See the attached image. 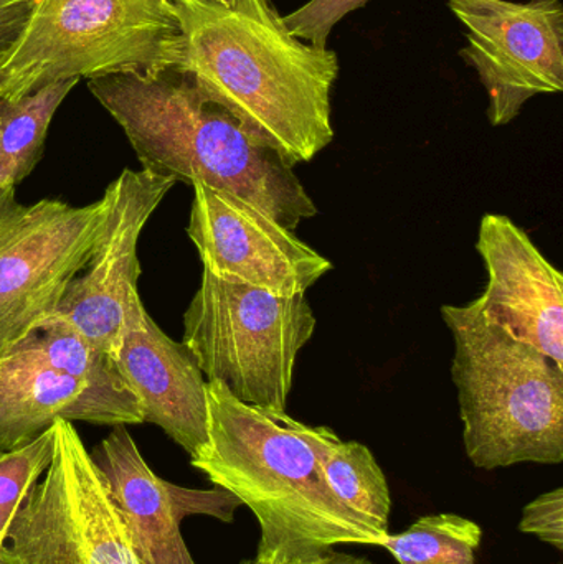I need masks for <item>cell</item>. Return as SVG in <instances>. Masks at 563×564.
<instances>
[{"label": "cell", "mask_w": 563, "mask_h": 564, "mask_svg": "<svg viewBox=\"0 0 563 564\" xmlns=\"http://www.w3.org/2000/svg\"><path fill=\"white\" fill-rule=\"evenodd\" d=\"M187 235L204 271L278 295H306L333 263L273 218L228 192L194 184Z\"/></svg>", "instance_id": "8fae6325"}, {"label": "cell", "mask_w": 563, "mask_h": 564, "mask_svg": "<svg viewBox=\"0 0 563 564\" xmlns=\"http://www.w3.org/2000/svg\"><path fill=\"white\" fill-rule=\"evenodd\" d=\"M78 79L52 83L19 101L0 99V188L17 187L43 154L56 109Z\"/></svg>", "instance_id": "e0dca14e"}, {"label": "cell", "mask_w": 563, "mask_h": 564, "mask_svg": "<svg viewBox=\"0 0 563 564\" xmlns=\"http://www.w3.org/2000/svg\"><path fill=\"white\" fill-rule=\"evenodd\" d=\"M465 29L459 56L488 93V119L506 126L539 95L563 89L561 0H448Z\"/></svg>", "instance_id": "30bf717a"}, {"label": "cell", "mask_w": 563, "mask_h": 564, "mask_svg": "<svg viewBox=\"0 0 563 564\" xmlns=\"http://www.w3.org/2000/svg\"><path fill=\"white\" fill-rule=\"evenodd\" d=\"M111 198L73 207L32 205L0 188V358L56 314L69 282L85 271L105 235Z\"/></svg>", "instance_id": "9c48e42d"}, {"label": "cell", "mask_w": 563, "mask_h": 564, "mask_svg": "<svg viewBox=\"0 0 563 564\" xmlns=\"http://www.w3.org/2000/svg\"><path fill=\"white\" fill-rule=\"evenodd\" d=\"M88 89L124 131L142 171L228 192L288 230L317 208L283 155L255 139L177 68L118 73Z\"/></svg>", "instance_id": "3957f363"}, {"label": "cell", "mask_w": 563, "mask_h": 564, "mask_svg": "<svg viewBox=\"0 0 563 564\" xmlns=\"http://www.w3.org/2000/svg\"><path fill=\"white\" fill-rule=\"evenodd\" d=\"M33 0H0V62L19 39Z\"/></svg>", "instance_id": "7402d4cb"}, {"label": "cell", "mask_w": 563, "mask_h": 564, "mask_svg": "<svg viewBox=\"0 0 563 564\" xmlns=\"http://www.w3.org/2000/svg\"><path fill=\"white\" fill-rule=\"evenodd\" d=\"M177 182L148 171L121 172L106 187L111 208L105 235L85 274L69 282L56 321L83 335L95 350L118 361L129 291L138 288V245L151 215ZM52 318V317H50Z\"/></svg>", "instance_id": "7c38bea8"}, {"label": "cell", "mask_w": 563, "mask_h": 564, "mask_svg": "<svg viewBox=\"0 0 563 564\" xmlns=\"http://www.w3.org/2000/svg\"><path fill=\"white\" fill-rule=\"evenodd\" d=\"M53 440L52 424L25 446L0 454V555L17 510L50 466Z\"/></svg>", "instance_id": "d6986e66"}, {"label": "cell", "mask_w": 563, "mask_h": 564, "mask_svg": "<svg viewBox=\"0 0 563 564\" xmlns=\"http://www.w3.org/2000/svg\"><path fill=\"white\" fill-rule=\"evenodd\" d=\"M300 433L337 499L380 539H386L392 497L386 474L369 447L340 440L331 427L307 426L301 421Z\"/></svg>", "instance_id": "2e32d148"}, {"label": "cell", "mask_w": 563, "mask_h": 564, "mask_svg": "<svg viewBox=\"0 0 563 564\" xmlns=\"http://www.w3.org/2000/svg\"><path fill=\"white\" fill-rule=\"evenodd\" d=\"M53 433L50 466L17 510L0 564H142L72 421L56 420Z\"/></svg>", "instance_id": "ba28073f"}, {"label": "cell", "mask_w": 563, "mask_h": 564, "mask_svg": "<svg viewBox=\"0 0 563 564\" xmlns=\"http://www.w3.org/2000/svg\"><path fill=\"white\" fill-rule=\"evenodd\" d=\"M466 456L478 469L563 463V368L491 324L475 301L446 304Z\"/></svg>", "instance_id": "277c9868"}, {"label": "cell", "mask_w": 563, "mask_h": 564, "mask_svg": "<svg viewBox=\"0 0 563 564\" xmlns=\"http://www.w3.org/2000/svg\"><path fill=\"white\" fill-rule=\"evenodd\" d=\"M519 530L563 552V489L542 494L522 510Z\"/></svg>", "instance_id": "44dd1931"}, {"label": "cell", "mask_w": 563, "mask_h": 564, "mask_svg": "<svg viewBox=\"0 0 563 564\" xmlns=\"http://www.w3.org/2000/svg\"><path fill=\"white\" fill-rule=\"evenodd\" d=\"M181 26L171 0H33L2 62L0 99L68 79L154 75L177 65Z\"/></svg>", "instance_id": "5b68a950"}, {"label": "cell", "mask_w": 563, "mask_h": 564, "mask_svg": "<svg viewBox=\"0 0 563 564\" xmlns=\"http://www.w3.org/2000/svg\"><path fill=\"white\" fill-rule=\"evenodd\" d=\"M370 0H310L288 15H281L284 26L294 39L316 48H327L334 26L354 10Z\"/></svg>", "instance_id": "ffe728a7"}, {"label": "cell", "mask_w": 563, "mask_h": 564, "mask_svg": "<svg viewBox=\"0 0 563 564\" xmlns=\"http://www.w3.org/2000/svg\"><path fill=\"white\" fill-rule=\"evenodd\" d=\"M116 367L138 397L144 423L161 427L191 459L197 456L208 441L207 378L192 351L152 321L138 288L129 291Z\"/></svg>", "instance_id": "9a60e30c"}, {"label": "cell", "mask_w": 563, "mask_h": 564, "mask_svg": "<svg viewBox=\"0 0 563 564\" xmlns=\"http://www.w3.org/2000/svg\"><path fill=\"white\" fill-rule=\"evenodd\" d=\"M205 393L208 441L191 464L251 510L258 563L324 564L336 546L380 545L327 486L300 421L243 403L218 380Z\"/></svg>", "instance_id": "7a4b0ae2"}, {"label": "cell", "mask_w": 563, "mask_h": 564, "mask_svg": "<svg viewBox=\"0 0 563 564\" xmlns=\"http://www.w3.org/2000/svg\"><path fill=\"white\" fill-rule=\"evenodd\" d=\"M0 454H2V453H0Z\"/></svg>", "instance_id": "d4e9b609"}, {"label": "cell", "mask_w": 563, "mask_h": 564, "mask_svg": "<svg viewBox=\"0 0 563 564\" xmlns=\"http://www.w3.org/2000/svg\"><path fill=\"white\" fill-rule=\"evenodd\" d=\"M177 65L258 141L294 167L333 142L331 93L339 56L294 39L270 0H171Z\"/></svg>", "instance_id": "6da1fadb"}, {"label": "cell", "mask_w": 563, "mask_h": 564, "mask_svg": "<svg viewBox=\"0 0 563 564\" xmlns=\"http://www.w3.org/2000/svg\"><path fill=\"white\" fill-rule=\"evenodd\" d=\"M476 251L488 273L475 301L481 314L563 368L561 271L506 215H483Z\"/></svg>", "instance_id": "5bb4252c"}, {"label": "cell", "mask_w": 563, "mask_h": 564, "mask_svg": "<svg viewBox=\"0 0 563 564\" xmlns=\"http://www.w3.org/2000/svg\"><path fill=\"white\" fill-rule=\"evenodd\" d=\"M212 2H217L221 3V6L230 7L234 6V3L237 2V0H212Z\"/></svg>", "instance_id": "cb8c5ba5"}, {"label": "cell", "mask_w": 563, "mask_h": 564, "mask_svg": "<svg viewBox=\"0 0 563 564\" xmlns=\"http://www.w3.org/2000/svg\"><path fill=\"white\" fill-rule=\"evenodd\" d=\"M483 530L456 513L420 517L405 532L380 542L399 564H476Z\"/></svg>", "instance_id": "ac0fdd59"}, {"label": "cell", "mask_w": 563, "mask_h": 564, "mask_svg": "<svg viewBox=\"0 0 563 564\" xmlns=\"http://www.w3.org/2000/svg\"><path fill=\"white\" fill-rule=\"evenodd\" d=\"M91 456L111 486L142 564H197L182 536V520L205 516L234 523L243 507L220 487L187 489L159 477L126 426L112 427Z\"/></svg>", "instance_id": "4fadbf2b"}, {"label": "cell", "mask_w": 563, "mask_h": 564, "mask_svg": "<svg viewBox=\"0 0 563 564\" xmlns=\"http://www.w3.org/2000/svg\"><path fill=\"white\" fill-rule=\"evenodd\" d=\"M56 420L144 423L115 361L52 317L0 358V453L25 446Z\"/></svg>", "instance_id": "52a82bcc"}, {"label": "cell", "mask_w": 563, "mask_h": 564, "mask_svg": "<svg viewBox=\"0 0 563 564\" xmlns=\"http://www.w3.org/2000/svg\"><path fill=\"white\" fill-rule=\"evenodd\" d=\"M316 324L306 295L271 294L204 271L182 344L207 381H221L243 403L286 413L297 355Z\"/></svg>", "instance_id": "8992f818"}, {"label": "cell", "mask_w": 563, "mask_h": 564, "mask_svg": "<svg viewBox=\"0 0 563 564\" xmlns=\"http://www.w3.org/2000/svg\"><path fill=\"white\" fill-rule=\"evenodd\" d=\"M237 564H260L255 558L250 560H243V562L237 563ZM324 564H376L373 562H370V560L362 558V556H353L347 555V553H337L333 556V560L331 562L324 563Z\"/></svg>", "instance_id": "603a6c76"}]
</instances>
